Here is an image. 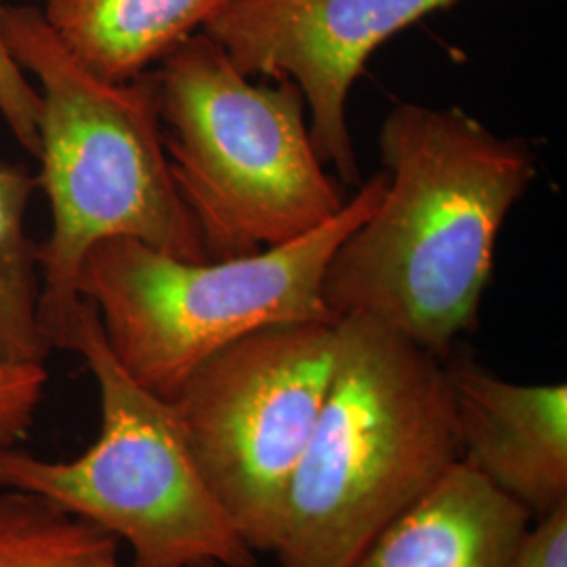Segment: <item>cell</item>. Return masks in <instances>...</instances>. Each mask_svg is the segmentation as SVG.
Segmentation results:
<instances>
[{
    "label": "cell",
    "mask_w": 567,
    "mask_h": 567,
    "mask_svg": "<svg viewBox=\"0 0 567 567\" xmlns=\"http://www.w3.org/2000/svg\"><path fill=\"white\" fill-rule=\"evenodd\" d=\"M150 74L171 173L210 261L292 243L343 210L295 82H252L206 32Z\"/></svg>",
    "instance_id": "cell-4"
},
{
    "label": "cell",
    "mask_w": 567,
    "mask_h": 567,
    "mask_svg": "<svg viewBox=\"0 0 567 567\" xmlns=\"http://www.w3.org/2000/svg\"><path fill=\"white\" fill-rule=\"evenodd\" d=\"M49 372L0 355V447L20 446L37 421Z\"/></svg>",
    "instance_id": "cell-14"
},
{
    "label": "cell",
    "mask_w": 567,
    "mask_h": 567,
    "mask_svg": "<svg viewBox=\"0 0 567 567\" xmlns=\"http://www.w3.org/2000/svg\"><path fill=\"white\" fill-rule=\"evenodd\" d=\"M0 567H124L121 543L41 496L0 489Z\"/></svg>",
    "instance_id": "cell-13"
},
{
    "label": "cell",
    "mask_w": 567,
    "mask_h": 567,
    "mask_svg": "<svg viewBox=\"0 0 567 567\" xmlns=\"http://www.w3.org/2000/svg\"><path fill=\"white\" fill-rule=\"evenodd\" d=\"M379 145L383 200L330 257L322 299L337 322L374 318L446 360L477 328L498 234L538 158L458 107L416 103L389 112Z\"/></svg>",
    "instance_id": "cell-1"
},
{
    "label": "cell",
    "mask_w": 567,
    "mask_h": 567,
    "mask_svg": "<svg viewBox=\"0 0 567 567\" xmlns=\"http://www.w3.org/2000/svg\"><path fill=\"white\" fill-rule=\"evenodd\" d=\"M34 189L39 182L23 164L0 161V355L44 364L53 349L39 320L37 244L25 234Z\"/></svg>",
    "instance_id": "cell-12"
},
{
    "label": "cell",
    "mask_w": 567,
    "mask_h": 567,
    "mask_svg": "<svg viewBox=\"0 0 567 567\" xmlns=\"http://www.w3.org/2000/svg\"><path fill=\"white\" fill-rule=\"evenodd\" d=\"M0 0V116L25 152L37 156L39 152V122H41V95L28 74L13 60L2 37V11Z\"/></svg>",
    "instance_id": "cell-15"
},
{
    "label": "cell",
    "mask_w": 567,
    "mask_h": 567,
    "mask_svg": "<svg viewBox=\"0 0 567 567\" xmlns=\"http://www.w3.org/2000/svg\"><path fill=\"white\" fill-rule=\"evenodd\" d=\"M2 37L39 82L37 182L51 208L49 238L37 246L39 320L51 349L70 351L93 246L126 238L185 261L208 257L171 173L152 74L97 79L61 47L39 7L7 4Z\"/></svg>",
    "instance_id": "cell-2"
},
{
    "label": "cell",
    "mask_w": 567,
    "mask_h": 567,
    "mask_svg": "<svg viewBox=\"0 0 567 567\" xmlns=\"http://www.w3.org/2000/svg\"><path fill=\"white\" fill-rule=\"evenodd\" d=\"M507 567H567V505L529 526Z\"/></svg>",
    "instance_id": "cell-16"
},
{
    "label": "cell",
    "mask_w": 567,
    "mask_h": 567,
    "mask_svg": "<svg viewBox=\"0 0 567 567\" xmlns=\"http://www.w3.org/2000/svg\"><path fill=\"white\" fill-rule=\"evenodd\" d=\"M385 187V173L370 177L328 224L250 257L185 261L137 240H105L82 264L81 297L124 372L173 402L198 365L259 328L339 324L322 299L326 265Z\"/></svg>",
    "instance_id": "cell-5"
},
{
    "label": "cell",
    "mask_w": 567,
    "mask_h": 567,
    "mask_svg": "<svg viewBox=\"0 0 567 567\" xmlns=\"http://www.w3.org/2000/svg\"><path fill=\"white\" fill-rule=\"evenodd\" d=\"M334 360L337 324L265 326L210 355L173 400L206 484L257 553L276 548Z\"/></svg>",
    "instance_id": "cell-7"
},
{
    "label": "cell",
    "mask_w": 567,
    "mask_h": 567,
    "mask_svg": "<svg viewBox=\"0 0 567 567\" xmlns=\"http://www.w3.org/2000/svg\"><path fill=\"white\" fill-rule=\"evenodd\" d=\"M461 0H236L203 32L248 79L292 81L309 133L344 185H362L347 124L351 86L398 32Z\"/></svg>",
    "instance_id": "cell-8"
},
{
    "label": "cell",
    "mask_w": 567,
    "mask_h": 567,
    "mask_svg": "<svg viewBox=\"0 0 567 567\" xmlns=\"http://www.w3.org/2000/svg\"><path fill=\"white\" fill-rule=\"evenodd\" d=\"M236 0H42V20L84 70L107 82L152 72Z\"/></svg>",
    "instance_id": "cell-11"
},
{
    "label": "cell",
    "mask_w": 567,
    "mask_h": 567,
    "mask_svg": "<svg viewBox=\"0 0 567 567\" xmlns=\"http://www.w3.org/2000/svg\"><path fill=\"white\" fill-rule=\"evenodd\" d=\"M529 513L456 463L351 567H507Z\"/></svg>",
    "instance_id": "cell-10"
},
{
    "label": "cell",
    "mask_w": 567,
    "mask_h": 567,
    "mask_svg": "<svg viewBox=\"0 0 567 567\" xmlns=\"http://www.w3.org/2000/svg\"><path fill=\"white\" fill-rule=\"evenodd\" d=\"M70 351L97 383V440L72 461L0 447V489L41 496L100 527L131 548V567H257V550L206 484L175 404L124 372L84 299Z\"/></svg>",
    "instance_id": "cell-6"
},
{
    "label": "cell",
    "mask_w": 567,
    "mask_h": 567,
    "mask_svg": "<svg viewBox=\"0 0 567 567\" xmlns=\"http://www.w3.org/2000/svg\"><path fill=\"white\" fill-rule=\"evenodd\" d=\"M456 463L444 360L374 318H344L274 555L282 567L353 566Z\"/></svg>",
    "instance_id": "cell-3"
},
{
    "label": "cell",
    "mask_w": 567,
    "mask_h": 567,
    "mask_svg": "<svg viewBox=\"0 0 567 567\" xmlns=\"http://www.w3.org/2000/svg\"><path fill=\"white\" fill-rule=\"evenodd\" d=\"M461 463L543 519L567 505V386L519 385L450 353Z\"/></svg>",
    "instance_id": "cell-9"
}]
</instances>
